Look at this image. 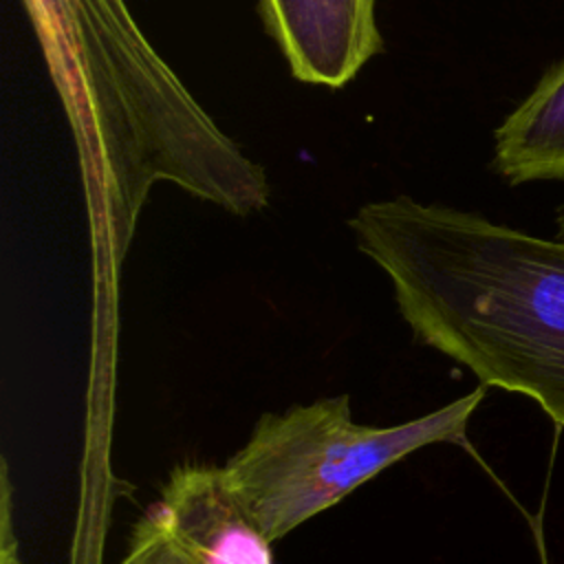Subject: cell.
<instances>
[{"label": "cell", "mask_w": 564, "mask_h": 564, "mask_svg": "<svg viewBox=\"0 0 564 564\" xmlns=\"http://www.w3.org/2000/svg\"><path fill=\"white\" fill-rule=\"evenodd\" d=\"M487 394L465 397L397 425H361L348 394L264 412L225 463V480L269 542L337 505L372 476L434 443L469 447L467 425Z\"/></svg>", "instance_id": "cell-3"}, {"label": "cell", "mask_w": 564, "mask_h": 564, "mask_svg": "<svg viewBox=\"0 0 564 564\" xmlns=\"http://www.w3.org/2000/svg\"><path fill=\"white\" fill-rule=\"evenodd\" d=\"M377 0H260V15L291 75L341 88L381 51Z\"/></svg>", "instance_id": "cell-5"}, {"label": "cell", "mask_w": 564, "mask_h": 564, "mask_svg": "<svg viewBox=\"0 0 564 564\" xmlns=\"http://www.w3.org/2000/svg\"><path fill=\"white\" fill-rule=\"evenodd\" d=\"M119 564H275L218 465H176L134 522Z\"/></svg>", "instance_id": "cell-4"}, {"label": "cell", "mask_w": 564, "mask_h": 564, "mask_svg": "<svg viewBox=\"0 0 564 564\" xmlns=\"http://www.w3.org/2000/svg\"><path fill=\"white\" fill-rule=\"evenodd\" d=\"M555 238L564 240V203L560 205V209L555 214Z\"/></svg>", "instance_id": "cell-8"}, {"label": "cell", "mask_w": 564, "mask_h": 564, "mask_svg": "<svg viewBox=\"0 0 564 564\" xmlns=\"http://www.w3.org/2000/svg\"><path fill=\"white\" fill-rule=\"evenodd\" d=\"M73 132L97 247L121 262L159 183L249 216L260 163L214 121L150 44L126 0H22Z\"/></svg>", "instance_id": "cell-1"}, {"label": "cell", "mask_w": 564, "mask_h": 564, "mask_svg": "<svg viewBox=\"0 0 564 564\" xmlns=\"http://www.w3.org/2000/svg\"><path fill=\"white\" fill-rule=\"evenodd\" d=\"M491 165L511 185L564 181V59L498 126Z\"/></svg>", "instance_id": "cell-6"}, {"label": "cell", "mask_w": 564, "mask_h": 564, "mask_svg": "<svg viewBox=\"0 0 564 564\" xmlns=\"http://www.w3.org/2000/svg\"><path fill=\"white\" fill-rule=\"evenodd\" d=\"M348 227L416 341L564 427V240L405 194L361 205Z\"/></svg>", "instance_id": "cell-2"}, {"label": "cell", "mask_w": 564, "mask_h": 564, "mask_svg": "<svg viewBox=\"0 0 564 564\" xmlns=\"http://www.w3.org/2000/svg\"><path fill=\"white\" fill-rule=\"evenodd\" d=\"M0 564H20L18 538L13 529V485L9 478L7 458L0 467Z\"/></svg>", "instance_id": "cell-7"}]
</instances>
